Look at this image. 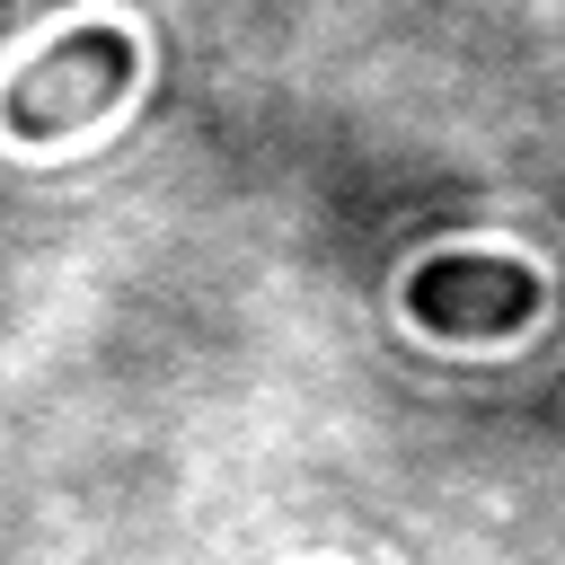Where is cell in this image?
Instances as JSON below:
<instances>
[{
	"mask_svg": "<svg viewBox=\"0 0 565 565\" xmlns=\"http://www.w3.org/2000/svg\"><path fill=\"white\" fill-rule=\"evenodd\" d=\"M132 79H141V44H132L124 26H71V35H53V44L0 88V124H9V141L53 150V141L88 132Z\"/></svg>",
	"mask_w": 565,
	"mask_h": 565,
	"instance_id": "6da1fadb",
	"label": "cell"
},
{
	"mask_svg": "<svg viewBox=\"0 0 565 565\" xmlns=\"http://www.w3.org/2000/svg\"><path fill=\"white\" fill-rule=\"evenodd\" d=\"M406 318L450 344H494L539 318V274L494 247H441L406 274Z\"/></svg>",
	"mask_w": 565,
	"mask_h": 565,
	"instance_id": "7a4b0ae2",
	"label": "cell"
}]
</instances>
